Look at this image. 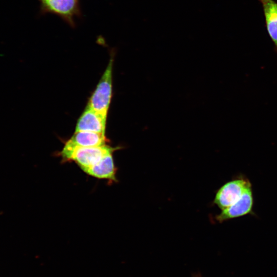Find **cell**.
Returning a JSON list of instances; mask_svg holds the SVG:
<instances>
[{
  "mask_svg": "<svg viewBox=\"0 0 277 277\" xmlns=\"http://www.w3.org/2000/svg\"><path fill=\"white\" fill-rule=\"evenodd\" d=\"M118 149L106 145L97 147H78L66 143L61 155L65 160L75 161L81 169L97 164L106 155Z\"/></svg>",
  "mask_w": 277,
  "mask_h": 277,
  "instance_id": "1",
  "label": "cell"
},
{
  "mask_svg": "<svg viewBox=\"0 0 277 277\" xmlns=\"http://www.w3.org/2000/svg\"><path fill=\"white\" fill-rule=\"evenodd\" d=\"M112 62L111 59L87 106L105 116L107 114L112 95Z\"/></svg>",
  "mask_w": 277,
  "mask_h": 277,
  "instance_id": "2",
  "label": "cell"
},
{
  "mask_svg": "<svg viewBox=\"0 0 277 277\" xmlns=\"http://www.w3.org/2000/svg\"><path fill=\"white\" fill-rule=\"evenodd\" d=\"M250 186L251 184L248 178L240 175L220 187L213 202L222 210H224L239 200Z\"/></svg>",
  "mask_w": 277,
  "mask_h": 277,
  "instance_id": "3",
  "label": "cell"
},
{
  "mask_svg": "<svg viewBox=\"0 0 277 277\" xmlns=\"http://www.w3.org/2000/svg\"><path fill=\"white\" fill-rule=\"evenodd\" d=\"M253 196L252 186H249L243 194L242 196L233 204L222 210V212L216 216V220L222 222L247 214L254 215L253 211Z\"/></svg>",
  "mask_w": 277,
  "mask_h": 277,
  "instance_id": "4",
  "label": "cell"
},
{
  "mask_svg": "<svg viewBox=\"0 0 277 277\" xmlns=\"http://www.w3.org/2000/svg\"><path fill=\"white\" fill-rule=\"evenodd\" d=\"M106 117L87 106L77 122L75 131H85L105 134Z\"/></svg>",
  "mask_w": 277,
  "mask_h": 277,
  "instance_id": "5",
  "label": "cell"
},
{
  "mask_svg": "<svg viewBox=\"0 0 277 277\" xmlns=\"http://www.w3.org/2000/svg\"><path fill=\"white\" fill-rule=\"evenodd\" d=\"M262 5L265 27L277 53V2L275 0H258Z\"/></svg>",
  "mask_w": 277,
  "mask_h": 277,
  "instance_id": "6",
  "label": "cell"
},
{
  "mask_svg": "<svg viewBox=\"0 0 277 277\" xmlns=\"http://www.w3.org/2000/svg\"><path fill=\"white\" fill-rule=\"evenodd\" d=\"M43 8L70 21L78 10V0H41Z\"/></svg>",
  "mask_w": 277,
  "mask_h": 277,
  "instance_id": "7",
  "label": "cell"
},
{
  "mask_svg": "<svg viewBox=\"0 0 277 277\" xmlns=\"http://www.w3.org/2000/svg\"><path fill=\"white\" fill-rule=\"evenodd\" d=\"M82 169L89 175L95 177L116 180V169L112 153L106 155L97 164Z\"/></svg>",
  "mask_w": 277,
  "mask_h": 277,
  "instance_id": "8",
  "label": "cell"
},
{
  "mask_svg": "<svg viewBox=\"0 0 277 277\" xmlns=\"http://www.w3.org/2000/svg\"><path fill=\"white\" fill-rule=\"evenodd\" d=\"M105 134L85 131H75L66 144L78 147H97L106 145Z\"/></svg>",
  "mask_w": 277,
  "mask_h": 277,
  "instance_id": "9",
  "label": "cell"
}]
</instances>
